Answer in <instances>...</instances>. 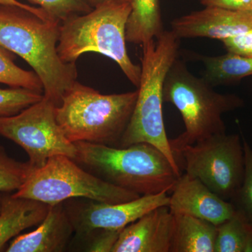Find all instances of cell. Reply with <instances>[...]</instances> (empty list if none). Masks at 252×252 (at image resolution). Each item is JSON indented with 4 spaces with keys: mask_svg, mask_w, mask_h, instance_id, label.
I'll list each match as a JSON object with an SVG mask.
<instances>
[{
    "mask_svg": "<svg viewBox=\"0 0 252 252\" xmlns=\"http://www.w3.org/2000/svg\"><path fill=\"white\" fill-rule=\"evenodd\" d=\"M179 40L171 31H165L142 45L138 95L119 147L139 143L151 144L166 157L176 172L181 175L180 165L165 131L162 114L164 81L177 59Z\"/></svg>",
    "mask_w": 252,
    "mask_h": 252,
    "instance_id": "3957f363",
    "label": "cell"
},
{
    "mask_svg": "<svg viewBox=\"0 0 252 252\" xmlns=\"http://www.w3.org/2000/svg\"><path fill=\"white\" fill-rule=\"evenodd\" d=\"M56 107L43 96L16 115L0 117V135L24 149L32 170L44 166L54 156L75 158V145L67 140L58 124Z\"/></svg>",
    "mask_w": 252,
    "mask_h": 252,
    "instance_id": "9c48e42d",
    "label": "cell"
},
{
    "mask_svg": "<svg viewBox=\"0 0 252 252\" xmlns=\"http://www.w3.org/2000/svg\"><path fill=\"white\" fill-rule=\"evenodd\" d=\"M10 51L0 46V83L12 88H22L42 93L43 84L34 72L25 70L13 61Z\"/></svg>",
    "mask_w": 252,
    "mask_h": 252,
    "instance_id": "ffe728a7",
    "label": "cell"
},
{
    "mask_svg": "<svg viewBox=\"0 0 252 252\" xmlns=\"http://www.w3.org/2000/svg\"><path fill=\"white\" fill-rule=\"evenodd\" d=\"M227 52L252 57V29L221 41Z\"/></svg>",
    "mask_w": 252,
    "mask_h": 252,
    "instance_id": "484cf974",
    "label": "cell"
},
{
    "mask_svg": "<svg viewBox=\"0 0 252 252\" xmlns=\"http://www.w3.org/2000/svg\"><path fill=\"white\" fill-rule=\"evenodd\" d=\"M168 191L145 195L130 201L104 203L85 198H74L63 202L76 237L97 229L122 230L151 210L168 206Z\"/></svg>",
    "mask_w": 252,
    "mask_h": 252,
    "instance_id": "30bf717a",
    "label": "cell"
},
{
    "mask_svg": "<svg viewBox=\"0 0 252 252\" xmlns=\"http://www.w3.org/2000/svg\"><path fill=\"white\" fill-rule=\"evenodd\" d=\"M175 155L185 160L186 174L201 181L226 201H231L243 185L245 152L238 135L210 136L182 147Z\"/></svg>",
    "mask_w": 252,
    "mask_h": 252,
    "instance_id": "ba28073f",
    "label": "cell"
},
{
    "mask_svg": "<svg viewBox=\"0 0 252 252\" xmlns=\"http://www.w3.org/2000/svg\"><path fill=\"white\" fill-rule=\"evenodd\" d=\"M168 207L173 215L185 214L220 225L235 212L234 205L220 198L201 181L185 174L172 190Z\"/></svg>",
    "mask_w": 252,
    "mask_h": 252,
    "instance_id": "4fadbf2b",
    "label": "cell"
},
{
    "mask_svg": "<svg viewBox=\"0 0 252 252\" xmlns=\"http://www.w3.org/2000/svg\"><path fill=\"white\" fill-rule=\"evenodd\" d=\"M217 226L211 222L185 215H174L170 252H215Z\"/></svg>",
    "mask_w": 252,
    "mask_h": 252,
    "instance_id": "2e32d148",
    "label": "cell"
},
{
    "mask_svg": "<svg viewBox=\"0 0 252 252\" xmlns=\"http://www.w3.org/2000/svg\"><path fill=\"white\" fill-rule=\"evenodd\" d=\"M32 170L29 162L15 160L0 145V193L17 191L28 180Z\"/></svg>",
    "mask_w": 252,
    "mask_h": 252,
    "instance_id": "44dd1931",
    "label": "cell"
},
{
    "mask_svg": "<svg viewBox=\"0 0 252 252\" xmlns=\"http://www.w3.org/2000/svg\"><path fill=\"white\" fill-rule=\"evenodd\" d=\"M130 0L99 5L60 24L57 50L63 62L75 63L82 54L97 53L113 60L129 81L138 88L141 66L131 61L126 49V26Z\"/></svg>",
    "mask_w": 252,
    "mask_h": 252,
    "instance_id": "277c9868",
    "label": "cell"
},
{
    "mask_svg": "<svg viewBox=\"0 0 252 252\" xmlns=\"http://www.w3.org/2000/svg\"><path fill=\"white\" fill-rule=\"evenodd\" d=\"M60 24L14 6H0V46L25 60L40 79L44 96L56 107L77 81L75 63L63 62Z\"/></svg>",
    "mask_w": 252,
    "mask_h": 252,
    "instance_id": "6da1fadb",
    "label": "cell"
},
{
    "mask_svg": "<svg viewBox=\"0 0 252 252\" xmlns=\"http://www.w3.org/2000/svg\"><path fill=\"white\" fill-rule=\"evenodd\" d=\"M39 5L54 22L61 23L76 15L90 12L94 8L85 0H28Z\"/></svg>",
    "mask_w": 252,
    "mask_h": 252,
    "instance_id": "603a6c76",
    "label": "cell"
},
{
    "mask_svg": "<svg viewBox=\"0 0 252 252\" xmlns=\"http://www.w3.org/2000/svg\"><path fill=\"white\" fill-rule=\"evenodd\" d=\"M93 8L99 5L104 4V3L109 2V1H126V0H85Z\"/></svg>",
    "mask_w": 252,
    "mask_h": 252,
    "instance_id": "f1b7e54d",
    "label": "cell"
},
{
    "mask_svg": "<svg viewBox=\"0 0 252 252\" xmlns=\"http://www.w3.org/2000/svg\"><path fill=\"white\" fill-rule=\"evenodd\" d=\"M1 195H2V193H0V207H1Z\"/></svg>",
    "mask_w": 252,
    "mask_h": 252,
    "instance_id": "4dcf8cb0",
    "label": "cell"
},
{
    "mask_svg": "<svg viewBox=\"0 0 252 252\" xmlns=\"http://www.w3.org/2000/svg\"><path fill=\"white\" fill-rule=\"evenodd\" d=\"M251 10L252 11V1H251Z\"/></svg>",
    "mask_w": 252,
    "mask_h": 252,
    "instance_id": "1f68e13d",
    "label": "cell"
},
{
    "mask_svg": "<svg viewBox=\"0 0 252 252\" xmlns=\"http://www.w3.org/2000/svg\"><path fill=\"white\" fill-rule=\"evenodd\" d=\"M252 224L238 210L217 225L215 252H244Z\"/></svg>",
    "mask_w": 252,
    "mask_h": 252,
    "instance_id": "d6986e66",
    "label": "cell"
},
{
    "mask_svg": "<svg viewBox=\"0 0 252 252\" xmlns=\"http://www.w3.org/2000/svg\"><path fill=\"white\" fill-rule=\"evenodd\" d=\"M205 7H216L234 11H250L252 0H199Z\"/></svg>",
    "mask_w": 252,
    "mask_h": 252,
    "instance_id": "4316f807",
    "label": "cell"
},
{
    "mask_svg": "<svg viewBox=\"0 0 252 252\" xmlns=\"http://www.w3.org/2000/svg\"><path fill=\"white\" fill-rule=\"evenodd\" d=\"M74 233L63 203L50 205L49 212L33 231L18 235L6 248L7 252L64 251Z\"/></svg>",
    "mask_w": 252,
    "mask_h": 252,
    "instance_id": "5bb4252c",
    "label": "cell"
},
{
    "mask_svg": "<svg viewBox=\"0 0 252 252\" xmlns=\"http://www.w3.org/2000/svg\"><path fill=\"white\" fill-rule=\"evenodd\" d=\"M252 29V11L205 7L175 18L171 31L179 39L205 37L220 41Z\"/></svg>",
    "mask_w": 252,
    "mask_h": 252,
    "instance_id": "8fae6325",
    "label": "cell"
},
{
    "mask_svg": "<svg viewBox=\"0 0 252 252\" xmlns=\"http://www.w3.org/2000/svg\"><path fill=\"white\" fill-rule=\"evenodd\" d=\"M162 99L178 109L185 124V132L170 140L174 154L186 145L225 133L222 115L244 104L237 94L216 92L204 78L194 75L185 63L177 59L165 78Z\"/></svg>",
    "mask_w": 252,
    "mask_h": 252,
    "instance_id": "8992f818",
    "label": "cell"
},
{
    "mask_svg": "<svg viewBox=\"0 0 252 252\" xmlns=\"http://www.w3.org/2000/svg\"><path fill=\"white\" fill-rule=\"evenodd\" d=\"M0 6H14L21 8V9L26 10L32 14L36 15L38 17L45 21H53L49 16L46 14L45 11L39 7H34V6H30L24 3L21 2L18 0H0Z\"/></svg>",
    "mask_w": 252,
    "mask_h": 252,
    "instance_id": "83f0119b",
    "label": "cell"
},
{
    "mask_svg": "<svg viewBox=\"0 0 252 252\" xmlns=\"http://www.w3.org/2000/svg\"><path fill=\"white\" fill-rule=\"evenodd\" d=\"M244 252H252V227Z\"/></svg>",
    "mask_w": 252,
    "mask_h": 252,
    "instance_id": "f546056e",
    "label": "cell"
},
{
    "mask_svg": "<svg viewBox=\"0 0 252 252\" xmlns=\"http://www.w3.org/2000/svg\"><path fill=\"white\" fill-rule=\"evenodd\" d=\"M41 94L22 88L0 89V117L16 115L40 101L44 96Z\"/></svg>",
    "mask_w": 252,
    "mask_h": 252,
    "instance_id": "7402d4cb",
    "label": "cell"
},
{
    "mask_svg": "<svg viewBox=\"0 0 252 252\" xmlns=\"http://www.w3.org/2000/svg\"><path fill=\"white\" fill-rule=\"evenodd\" d=\"M126 41L143 45L163 32L160 0H130Z\"/></svg>",
    "mask_w": 252,
    "mask_h": 252,
    "instance_id": "e0dca14e",
    "label": "cell"
},
{
    "mask_svg": "<svg viewBox=\"0 0 252 252\" xmlns=\"http://www.w3.org/2000/svg\"><path fill=\"white\" fill-rule=\"evenodd\" d=\"M203 63L204 79L212 86L230 85L252 76V57L228 52L217 56L195 54Z\"/></svg>",
    "mask_w": 252,
    "mask_h": 252,
    "instance_id": "ac0fdd59",
    "label": "cell"
},
{
    "mask_svg": "<svg viewBox=\"0 0 252 252\" xmlns=\"http://www.w3.org/2000/svg\"><path fill=\"white\" fill-rule=\"evenodd\" d=\"M173 231L170 208L157 207L123 228L112 252H170Z\"/></svg>",
    "mask_w": 252,
    "mask_h": 252,
    "instance_id": "7c38bea8",
    "label": "cell"
},
{
    "mask_svg": "<svg viewBox=\"0 0 252 252\" xmlns=\"http://www.w3.org/2000/svg\"><path fill=\"white\" fill-rule=\"evenodd\" d=\"M243 144L245 160V177L243 185L230 203L252 224V149L244 139Z\"/></svg>",
    "mask_w": 252,
    "mask_h": 252,
    "instance_id": "cb8c5ba5",
    "label": "cell"
},
{
    "mask_svg": "<svg viewBox=\"0 0 252 252\" xmlns=\"http://www.w3.org/2000/svg\"><path fill=\"white\" fill-rule=\"evenodd\" d=\"M138 91L104 94L76 81L55 109L56 120L72 143L119 147L135 108Z\"/></svg>",
    "mask_w": 252,
    "mask_h": 252,
    "instance_id": "5b68a950",
    "label": "cell"
},
{
    "mask_svg": "<svg viewBox=\"0 0 252 252\" xmlns=\"http://www.w3.org/2000/svg\"><path fill=\"white\" fill-rule=\"evenodd\" d=\"M73 160L109 183L138 194L172 191L181 175L160 151L147 143L126 147L77 142Z\"/></svg>",
    "mask_w": 252,
    "mask_h": 252,
    "instance_id": "7a4b0ae2",
    "label": "cell"
},
{
    "mask_svg": "<svg viewBox=\"0 0 252 252\" xmlns=\"http://www.w3.org/2000/svg\"><path fill=\"white\" fill-rule=\"evenodd\" d=\"M121 231L122 230L97 229L75 238L85 243L84 251L112 252Z\"/></svg>",
    "mask_w": 252,
    "mask_h": 252,
    "instance_id": "d4e9b609",
    "label": "cell"
},
{
    "mask_svg": "<svg viewBox=\"0 0 252 252\" xmlns=\"http://www.w3.org/2000/svg\"><path fill=\"white\" fill-rule=\"evenodd\" d=\"M48 204L2 193L0 207V252L23 230L39 225L49 212Z\"/></svg>",
    "mask_w": 252,
    "mask_h": 252,
    "instance_id": "9a60e30c",
    "label": "cell"
},
{
    "mask_svg": "<svg viewBox=\"0 0 252 252\" xmlns=\"http://www.w3.org/2000/svg\"><path fill=\"white\" fill-rule=\"evenodd\" d=\"M13 194L49 205L74 198L121 203L141 196L96 177L63 155L51 157L44 166L32 170L24 185Z\"/></svg>",
    "mask_w": 252,
    "mask_h": 252,
    "instance_id": "52a82bcc",
    "label": "cell"
}]
</instances>
